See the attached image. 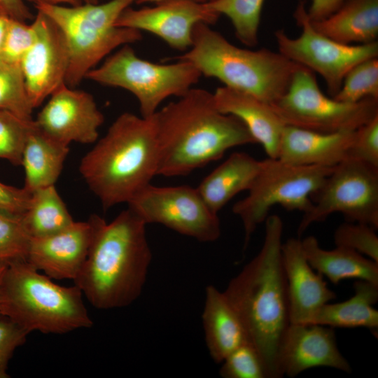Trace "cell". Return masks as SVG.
<instances>
[{
  "label": "cell",
  "mask_w": 378,
  "mask_h": 378,
  "mask_svg": "<svg viewBox=\"0 0 378 378\" xmlns=\"http://www.w3.org/2000/svg\"><path fill=\"white\" fill-rule=\"evenodd\" d=\"M22 218L31 239L54 234L74 222L55 185L31 192L29 205Z\"/></svg>",
  "instance_id": "83f0119b"
},
{
  "label": "cell",
  "mask_w": 378,
  "mask_h": 378,
  "mask_svg": "<svg viewBox=\"0 0 378 378\" xmlns=\"http://www.w3.org/2000/svg\"><path fill=\"white\" fill-rule=\"evenodd\" d=\"M159 150L158 175L189 174L229 149L256 144L237 117L221 113L214 93L190 88L153 115Z\"/></svg>",
  "instance_id": "6da1fadb"
},
{
  "label": "cell",
  "mask_w": 378,
  "mask_h": 378,
  "mask_svg": "<svg viewBox=\"0 0 378 378\" xmlns=\"http://www.w3.org/2000/svg\"><path fill=\"white\" fill-rule=\"evenodd\" d=\"M334 167L297 165L278 158L262 160V168L248 195L232 206L244 230V248L270 211L280 206L303 214L312 206V196L320 188Z\"/></svg>",
  "instance_id": "ba28073f"
},
{
  "label": "cell",
  "mask_w": 378,
  "mask_h": 378,
  "mask_svg": "<svg viewBox=\"0 0 378 378\" xmlns=\"http://www.w3.org/2000/svg\"><path fill=\"white\" fill-rule=\"evenodd\" d=\"M32 23L35 38L20 66L29 101L35 108L65 83L69 52L63 34L48 16L38 10Z\"/></svg>",
  "instance_id": "5bb4252c"
},
{
  "label": "cell",
  "mask_w": 378,
  "mask_h": 378,
  "mask_svg": "<svg viewBox=\"0 0 378 378\" xmlns=\"http://www.w3.org/2000/svg\"><path fill=\"white\" fill-rule=\"evenodd\" d=\"M81 159L80 173L107 210L128 203L158 175L159 149L153 115L125 112Z\"/></svg>",
  "instance_id": "277c9868"
},
{
  "label": "cell",
  "mask_w": 378,
  "mask_h": 378,
  "mask_svg": "<svg viewBox=\"0 0 378 378\" xmlns=\"http://www.w3.org/2000/svg\"><path fill=\"white\" fill-rule=\"evenodd\" d=\"M344 0H312L307 15L311 21L323 20L335 12Z\"/></svg>",
  "instance_id": "ab89813d"
},
{
  "label": "cell",
  "mask_w": 378,
  "mask_h": 378,
  "mask_svg": "<svg viewBox=\"0 0 378 378\" xmlns=\"http://www.w3.org/2000/svg\"><path fill=\"white\" fill-rule=\"evenodd\" d=\"M218 17L204 4L193 0H165L153 7H127L117 19L115 25L152 33L171 48L183 51L190 48L197 24H214Z\"/></svg>",
  "instance_id": "2e32d148"
},
{
  "label": "cell",
  "mask_w": 378,
  "mask_h": 378,
  "mask_svg": "<svg viewBox=\"0 0 378 378\" xmlns=\"http://www.w3.org/2000/svg\"><path fill=\"white\" fill-rule=\"evenodd\" d=\"M34 125V120L27 121L0 109V159L21 166L23 149Z\"/></svg>",
  "instance_id": "d6a6232c"
},
{
  "label": "cell",
  "mask_w": 378,
  "mask_h": 378,
  "mask_svg": "<svg viewBox=\"0 0 378 378\" xmlns=\"http://www.w3.org/2000/svg\"><path fill=\"white\" fill-rule=\"evenodd\" d=\"M0 8L15 20L26 22L33 18L23 0H0Z\"/></svg>",
  "instance_id": "60d3db41"
},
{
  "label": "cell",
  "mask_w": 378,
  "mask_h": 378,
  "mask_svg": "<svg viewBox=\"0 0 378 378\" xmlns=\"http://www.w3.org/2000/svg\"><path fill=\"white\" fill-rule=\"evenodd\" d=\"M24 1V0H23ZM33 2L35 4H45L51 5H62V4H68L69 6H78L82 4L80 0H26Z\"/></svg>",
  "instance_id": "7bdbcfd3"
},
{
  "label": "cell",
  "mask_w": 378,
  "mask_h": 378,
  "mask_svg": "<svg viewBox=\"0 0 378 378\" xmlns=\"http://www.w3.org/2000/svg\"><path fill=\"white\" fill-rule=\"evenodd\" d=\"M83 4H97L99 0H80Z\"/></svg>",
  "instance_id": "bcb514c9"
},
{
  "label": "cell",
  "mask_w": 378,
  "mask_h": 378,
  "mask_svg": "<svg viewBox=\"0 0 378 378\" xmlns=\"http://www.w3.org/2000/svg\"><path fill=\"white\" fill-rule=\"evenodd\" d=\"M136 0H110L103 4L64 6L35 4L61 30L69 52L65 83L78 85L87 74L115 48L139 41V30L119 27L115 22L121 13Z\"/></svg>",
  "instance_id": "52a82bcc"
},
{
  "label": "cell",
  "mask_w": 378,
  "mask_h": 378,
  "mask_svg": "<svg viewBox=\"0 0 378 378\" xmlns=\"http://www.w3.org/2000/svg\"><path fill=\"white\" fill-rule=\"evenodd\" d=\"M258 254L223 291L239 316L248 339L260 353L268 378H281L279 351L290 325L286 280L282 265L284 224L278 215L265 220Z\"/></svg>",
  "instance_id": "7a4b0ae2"
},
{
  "label": "cell",
  "mask_w": 378,
  "mask_h": 378,
  "mask_svg": "<svg viewBox=\"0 0 378 378\" xmlns=\"http://www.w3.org/2000/svg\"><path fill=\"white\" fill-rule=\"evenodd\" d=\"M224 86L272 104L286 91L298 64L267 48H239L209 24H197L188 50L177 57Z\"/></svg>",
  "instance_id": "5b68a950"
},
{
  "label": "cell",
  "mask_w": 378,
  "mask_h": 378,
  "mask_svg": "<svg viewBox=\"0 0 378 378\" xmlns=\"http://www.w3.org/2000/svg\"><path fill=\"white\" fill-rule=\"evenodd\" d=\"M349 159L378 167V115L356 130Z\"/></svg>",
  "instance_id": "8d00e7d4"
},
{
  "label": "cell",
  "mask_w": 378,
  "mask_h": 378,
  "mask_svg": "<svg viewBox=\"0 0 378 378\" xmlns=\"http://www.w3.org/2000/svg\"><path fill=\"white\" fill-rule=\"evenodd\" d=\"M10 18H11L0 8V52Z\"/></svg>",
  "instance_id": "b9f144b4"
},
{
  "label": "cell",
  "mask_w": 378,
  "mask_h": 378,
  "mask_svg": "<svg viewBox=\"0 0 378 378\" xmlns=\"http://www.w3.org/2000/svg\"><path fill=\"white\" fill-rule=\"evenodd\" d=\"M201 76L188 62L153 63L138 57L132 47L125 45L90 70L85 78L129 91L138 100L141 116L150 118L164 100L183 95Z\"/></svg>",
  "instance_id": "9c48e42d"
},
{
  "label": "cell",
  "mask_w": 378,
  "mask_h": 378,
  "mask_svg": "<svg viewBox=\"0 0 378 378\" xmlns=\"http://www.w3.org/2000/svg\"><path fill=\"white\" fill-rule=\"evenodd\" d=\"M34 38L33 23L28 24L25 22L10 18L0 52V61L20 65Z\"/></svg>",
  "instance_id": "d590c367"
},
{
  "label": "cell",
  "mask_w": 378,
  "mask_h": 378,
  "mask_svg": "<svg viewBox=\"0 0 378 378\" xmlns=\"http://www.w3.org/2000/svg\"><path fill=\"white\" fill-rule=\"evenodd\" d=\"M311 22L317 31L339 43H372L378 36V0H344L328 18Z\"/></svg>",
  "instance_id": "cb8c5ba5"
},
{
  "label": "cell",
  "mask_w": 378,
  "mask_h": 378,
  "mask_svg": "<svg viewBox=\"0 0 378 378\" xmlns=\"http://www.w3.org/2000/svg\"><path fill=\"white\" fill-rule=\"evenodd\" d=\"M29 333L6 316L0 315V378H9L8 368L15 350Z\"/></svg>",
  "instance_id": "74e56055"
},
{
  "label": "cell",
  "mask_w": 378,
  "mask_h": 378,
  "mask_svg": "<svg viewBox=\"0 0 378 378\" xmlns=\"http://www.w3.org/2000/svg\"><path fill=\"white\" fill-rule=\"evenodd\" d=\"M303 252L310 266L333 284L354 279L378 285V263L346 247L327 250L321 247L314 236L301 239Z\"/></svg>",
  "instance_id": "d4e9b609"
},
{
  "label": "cell",
  "mask_w": 378,
  "mask_h": 378,
  "mask_svg": "<svg viewBox=\"0 0 378 378\" xmlns=\"http://www.w3.org/2000/svg\"><path fill=\"white\" fill-rule=\"evenodd\" d=\"M74 284L63 286L41 274L27 260L9 263L0 286V315L29 333L65 334L93 326Z\"/></svg>",
  "instance_id": "8992f818"
},
{
  "label": "cell",
  "mask_w": 378,
  "mask_h": 378,
  "mask_svg": "<svg viewBox=\"0 0 378 378\" xmlns=\"http://www.w3.org/2000/svg\"><path fill=\"white\" fill-rule=\"evenodd\" d=\"M92 234L89 218L54 234L31 239L27 260L52 279L74 281L87 258Z\"/></svg>",
  "instance_id": "ac0fdd59"
},
{
  "label": "cell",
  "mask_w": 378,
  "mask_h": 378,
  "mask_svg": "<svg viewBox=\"0 0 378 378\" xmlns=\"http://www.w3.org/2000/svg\"><path fill=\"white\" fill-rule=\"evenodd\" d=\"M218 109L239 118L268 158H277L285 124L272 105L253 95L225 86L214 93Z\"/></svg>",
  "instance_id": "44dd1931"
},
{
  "label": "cell",
  "mask_w": 378,
  "mask_h": 378,
  "mask_svg": "<svg viewBox=\"0 0 378 378\" xmlns=\"http://www.w3.org/2000/svg\"><path fill=\"white\" fill-rule=\"evenodd\" d=\"M333 98L349 103L358 102L366 98L378 99L377 57L363 61L351 68Z\"/></svg>",
  "instance_id": "4dcf8cb0"
},
{
  "label": "cell",
  "mask_w": 378,
  "mask_h": 378,
  "mask_svg": "<svg viewBox=\"0 0 378 378\" xmlns=\"http://www.w3.org/2000/svg\"><path fill=\"white\" fill-rule=\"evenodd\" d=\"M279 367L282 377H289L316 367L352 371L338 349L333 328L318 324L290 323L280 345Z\"/></svg>",
  "instance_id": "e0dca14e"
},
{
  "label": "cell",
  "mask_w": 378,
  "mask_h": 378,
  "mask_svg": "<svg viewBox=\"0 0 378 378\" xmlns=\"http://www.w3.org/2000/svg\"><path fill=\"white\" fill-rule=\"evenodd\" d=\"M202 318L205 342L216 363H221L234 349L249 342L237 312L224 292L213 285L206 288Z\"/></svg>",
  "instance_id": "7402d4cb"
},
{
  "label": "cell",
  "mask_w": 378,
  "mask_h": 378,
  "mask_svg": "<svg viewBox=\"0 0 378 378\" xmlns=\"http://www.w3.org/2000/svg\"><path fill=\"white\" fill-rule=\"evenodd\" d=\"M281 259L286 280L290 323L309 324L316 312L337 298L323 276L307 262L301 239L290 238L281 246Z\"/></svg>",
  "instance_id": "d6986e66"
},
{
  "label": "cell",
  "mask_w": 378,
  "mask_h": 378,
  "mask_svg": "<svg viewBox=\"0 0 378 378\" xmlns=\"http://www.w3.org/2000/svg\"><path fill=\"white\" fill-rule=\"evenodd\" d=\"M31 193L24 188H19L0 181V210L24 214L27 209Z\"/></svg>",
  "instance_id": "f35d334b"
},
{
  "label": "cell",
  "mask_w": 378,
  "mask_h": 378,
  "mask_svg": "<svg viewBox=\"0 0 378 378\" xmlns=\"http://www.w3.org/2000/svg\"><path fill=\"white\" fill-rule=\"evenodd\" d=\"M22 214L0 210V264L27 260L31 237Z\"/></svg>",
  "instance_id": "1f68e13d"
},
{
  "label": "cell",
  "mask_w": 378,
  "mask_h": 378,
  "mask_svg": "<svg viewBox=\"0 0 378 378\" xmlns=\"http://www.w3.org/2000/svg\"><path fill=\"white\" fill-rule=\"evenodd\" d=\"M223 378H268L262 357L249 342L237 347L221 363Z\"/></svg>",
  "instance_id": "836d02e7"
},
{
  "label": "cell",
  "mask_w": 378,
  "mask_h": 378,
  "mask_svg": "<svg viewBox=\"0 0 378 378\" xmlns=\"http://www.w3.org/2000/svg\"><path fill=\"white\" fill-rule=\"evenodd\" d=\"M354 294L348 300L323 304L309 324L331 328L363 327L378 330V311L373 305L378 301V285L365 280L354 283Z\"/></svg>",
  "instance_id": "4316f807"
},
{
  "label": "cell",
  "mask_w": 378,
  "mask_h": 378,
  "mask_svg": "<svg viewBox=\"0 0 378 378\" xmlns=\"http://www.w3.org/2000/svg\"><path fill=\"white\" fill-rule=\"evenodd\" d=\"M294 18L302 32L294 38L289 37L283 29L276 31L278 52L289 60L320 74L332 97L339 92L346 74L351 68L378 56L377 41L347 45L317 31L308 17L304 1H300L297 6Z\"/></svg>",
  "instance_id": "7c38bea8"
},
{
  "label": "cell",
  "mask_w": 378,
  "mask_h": 378,
  "mask_svg": "<svg viewBox=\"0 0 378 378\" xmlns=\"http://www.w3.org/2000/svg\"><path fill=\"white\" fill-rule=\"evenodd\" d=\"M312 206L303 214L299 236L312 224L332 214L346 221L378 228V167L347 159L335 166L320 188L312 196Z\"/></svg>",
  "instance_id": "8fae6325"
},
{
  "label": "cell",
  "mask_w": 378,
  "mask_h": 378,
  "mask_svg": "<svg viewBox=\"0 0 378 378\" xmlns=\"http://www.w3.org/2000/svg\"><path fill=\"white\" fill-rule=\"evenodd\" d=\"M270 104L286 125L321 133L354 131L378 115V99L349 103L327 97L314 72L302 65L286 92Z\"/></svg>",
  "instance_id": "30bf717a"
},
{
  "label": "cell",
  "mask_w": 378,
  "mask_h": 378,
  "mask_svg": "<svg viewBox=\"0 0 378 378\" xmlns=\"http://www.w3.org/2000/svg\"><path fill=\"white\" fill-rule=\"evenodd\" d=\"M375 228L361 223L346 221L334 232L336 246L352 249L378 263V236Z\"/></svg>",
  "instance_id": "e575fe53"
},
{
  "label": "cell",
  "mask_w": 378,
  "mask_h": 378,
  "mask_svg": "<svg viewBox=\"0 0 378 378\" xmlns=\"http://www.w3.org/2000/svg\"><path fill=\"white\" fill-rule=\"evenodd\" d=\"M0 109L27 121L34 120V108L28 97L20 65L0 61Z\"/></svg>",
  "instance_id": "f546056e"
},
{
  "label": "cell",
  "mask_w": 378,
  "mask_h": 378,
  "mask_svg": "<svg viewBox=\"0 0 378 378\" xmlns=\"http://www.w3.org/2000/svg\"><path fill=\"white\" fill-rule=\"evenodd\" d=\"M264 0H210L204 3L211 12L227 16L237 38L245 46L258 43V30Z\"/></svg>",
  "instance_id": "f1b7e54d"
},
{
  "label": "cell",
  "mask_w": 378,
  "mask_h": 378,
  "mask_svg": "<svg viewBox=\"0 0 378 378\" xmlns=\"http://www.w3.org/2000/svg\"><path fill=\"white\" fill-rule=\"evenodd\" d=\"M90 218L92 239L74 284L97 309L129 306L140 296L152 260L146 224L129 208L110 223Z\"/></svg>",
  "instance_id": "3957f363"
},
{
  "label": "cell",
  "mask_w": 378,
  "mask_h": 378,
  "mask_svg": "<svg viewBox=\"0 0 378 378\" xmlns=\"http://www.w3.org/2000/svg\"><path fill=\"white\" fill-rule=\"evenodd\" d=\"M104 121L93 96L66 83L49 97L34 120L41 132L68 146L71 142L95 143Z\"/></svg>",
  "instance_id": "9a60e30c"
},
{
  "label": "cell",
  "mask_w": 378,
  "mask_h": 378,
  "mask_svg": "<svg viewBox=\"0 0 378 378\" xmlns=\"http://www.w3.org/2000/svg\"><path fill=\"white\" fill-rule=\"evenodd\" d=\"M163 1H165V0H136V3L138 4H147V3L157 4ZM193 1L201 3V4H204L210 0H193Z\"/></svg>",
  "instance_id": "ee69618b"
},
{
  "label": "cell",
  "mask_w": 378,
  "mask_h": 378,
  "mask_svg": "<svg viewBox=\"0 0 378 378\" xmlns=\"http://www.w3.org/2000/svg\"><path fill=\"white\" fill-rule=\"evenodd\" d=\"M69 152L68 145L59 142L41 132L34 122L22 155L24 188L30 193L55 185Z\"/></svg>",
  "instance_id": "484cf974"
},
{
  "label": "cell",
  "mask_w": 378,
  "mask_h": 378,
  "mask_svg": "<svg viewBox=\"0 0 378 378\" xmlns=\"http://www.w3.org/2000/svg\"><path fill=\"white\" fill-rule=\"evenodd\" d=\"M262 166V160L244 152H234L196 188L209 209L218 214L238 193L248 191Z\"/></svg>",
  "instance_id": "603a6c76"
},
{
  "label": "cell",
  "mask_w": 378,
  "mask_h": 378,
  "mask_svg": "<svg viewBox=\"0 0 378 378\" xmlns=\"http://www.w3.org/2000/svg\"><path fill=\"white\" fill-rule=\"evenodd\" d=\"M127 204L146 225L160 224L202 242L214 241L220 235L218 214L209 209L197 188L150 183Z\"/></svg>",
  "instance_id": "4fadbf2b"
},
{
  "label": "cell",
  "mask_w": 378,
  "mask_h": 378,
  "mask_svg": "<svg viewBox=\"0 0 378 378\" xmlns=\"http://www.w3.org/2000/svg\"><path fill=\"white\" fill-rule=\"evenodd\" d=\"M355 132L321 133L285 125L277 158L297 165L335 167L349 159Z\"/></svg>",
  "instance_id": "ffe728a7"
},
{
  "label": "cell",
  "mask_w": 378,
  "mask_h": 378,
  "mask_svg": "<svg viewBox=\"0 0 378 378\" xmlns=\"http://www.w3.org/2000/svg\"><path fill=\"white\" fill-rule=\"evenodd\" d=\"M6 265L5 264H0V286L2 281V279L6 268Z\"/></svg>",
  "instance_id": "f6af8a7d"
}]
</instances>
